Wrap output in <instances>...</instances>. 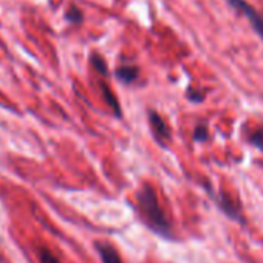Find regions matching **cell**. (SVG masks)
I'll return each instance as SVG.
<instances>
[{"label": "cell", "instance_id": "6da1fadb", "mask_svg": "<svg viewBox=\"0 0 263 263\" xmlns=\"http://www.w3.org/2000/svg\"><path fill=\"white\" fill-rule=\"evenodd\" d=\"M137 201H138V208L146 224L160 237L174 238L172 224L169 223L166 214L163 212L154 187L149 184H144L137 194Z\"/></svg>", "mask_w": 263, "mask_h": 263}, {"label": "cell", "instance_id": "7a4b0ae2", "mask_svg": "<svg viewBox=\"0 0 263 263\" xmlns=\"http://www.w3.org/2000/svg\"><path fill=\"white\" fill-rule=\"evenodd\" d=\"M228 2L231 4V7L235 8V11L241 13L243 16H246L249 19L255 33L263 39V16L260 13H257L251 5H248L245 0H228Z\"/></svg>", "mask_w": 263, "mask_h": 263}, {"label": "cell", "instance_id": "3957f363", "mask_svg": "<svg viewBox=\"0 0 263 263\" xmlns=\"http://www.w3.org/2000/svg\"><path fill=\"white\" fill-rule=\"evenodd\" d=\"M149 122H151V128L154 132L155 140L160 143V146L166 147L167 143L171 141V128L167 127L166 121L154 110L149 111Z\"/></svg>", "mask_w": 263, "mask_h": 263}, {"label": "cell", "instance_id": "277c9868", "mask_svg": "<svg viewBox=\"0 0 263 263\" xmlns=\"http://www.w3.org/2000/svg\"><path fill=\"white\" fill-rule=\"evenodd\" d=\"M214 198H215L217 204L220 206V209H221L228 217H231V218H234V220H238V218H240V209H238V206H237L235 203H232L231 198H229L226 194L214 195Z\"/></svg>", "mask_w": 263, "mask_h": 263}, {"label": "cell", "instance_id": "5b68a950", "mask_svg": "<svg viewBox=\"0 0 263 263\" xmlns=\"http://www.w3.org/2000/svg\"><path fill=\"white\" fill-rule=\"evenodd\" d=\"M96 249H98V254L102 260V263H122L118 251L111 246V245H107V243H96L95 245Z\"/></svg>", "mask_w": 263, "mask_h": 263}, {"label": "cell", "instance_id": "8992f818", "mask_svg": "<svg viewBox=\"0 0 263 263\" xmlns=\"http://www.w3.org/2000/svg\"><path fill=\"white\" fill-rule=\"evenodd\" d=\"M116 76H118L122 82L130 84V82H134V81L138 78V68H137V67H130V65L121 67V68L116 71Z\"/></svg>", "mask_w": 263, "mask_h": 263}, {"label": "cell", "instance_id": "52a82bcc", "mask_svg": "<svg viewBox=\"0 0 263 263\" xmlns=\"http://www.w3.org/2000/svg\"><path fill=\"white\" fill-rule=\"evenodd\" d=\"M101 91H102V96H104L105 102H107V104L111 107V110L115 111V115H116V116H121V108H119V104H118L116 98L113 96V93L108 90V87H107L105 84H102V85H101Z\"/></svg>", "mask_w": 263, "mask_h": 263}, {"label": "cell", "instance_id": "ba28073f", "mask_svg": "<svg viewBox=\"0 0 263 263\" xmlns=\"http://www.w3.org/2000/svg\"><path fill=\"white\" fill-rule=\"evenodd\" d=\"M248 141H249L254 147H257L258 151H263V127L254 130L252 134L248 137Z\"/></svg>", "mask_w": 263, "mask_h": 263}, {"label": "cell", "instance_id": "9c48e42d", "mask_svg": "<svg viewBox=\"0 0 263 263\" xmlns=\"http://www.w3.org/2000/svg\"><path fill=\"white\" fill-rule=\"evenodd\" d=\"M39 260H41V263H61L59 258L47 248L39 249Z\"/></svg>", "mask_w": 263, "mask_h": 263}, {"label": "cell", "instance_id": "30bf717a", "mask_svg": "<svg viewBox=\"0 0 263 263\" xmlns=\"http://www.w3.org/2000/svg\"><path fill=\"white\" fill-rule=\"evenodd\" d=\"M209 138V132H208V127L206 125H197L195 130H194V140L195 141H206Z\"/></svg>", "mask_w": 263, "mask_h": 263}, {"label": "cell", "instance_id": "8fae6325", "mask_svg": "<svg viewBox=\"0 0 263 263\" xmlns=\"http://www.w3.org/2000/svg\"><path fill=\"white\" fill-rule=\"evenodd\" d=\"M67 19L73 24H79L82 21V13L76 8V7H71L67 13Z\"/></svg>", "mask_w": 263, "mask_h": 263}, {"label": "cell", "instance_id": "7c38bea8", "mask_svg": "<svg viewBox=\"0 0 263 263\" xmlns=\"http://www.w3.org/2000/svg\"><path fill=\"white\" fill-rule=\"evenodd\" d=\"M91 62H93V65H95V68L99 71V73H102V74H107V67H105V62H104V59L102 58H99V56H93L91 58Z\"/></svg>", "mask_w": 263, "mask_h": 263}, {"label": "cell", "instance_id": "4fadbf2b", "mask_svg": "<svg viewBox=\"0 0 263 263\" xmlns=\"http://www.w3.org/2000/svg\"><path fill=\"white\" fill-rule=\"evenodd\" d=\"M187 98H189L191 101H194V102H201V101H203V98H204V95H203V93H200V91L189 90V91H187Z\"/></svg>", "mask_w": 263, "mask_h": 263}]
</instances>
